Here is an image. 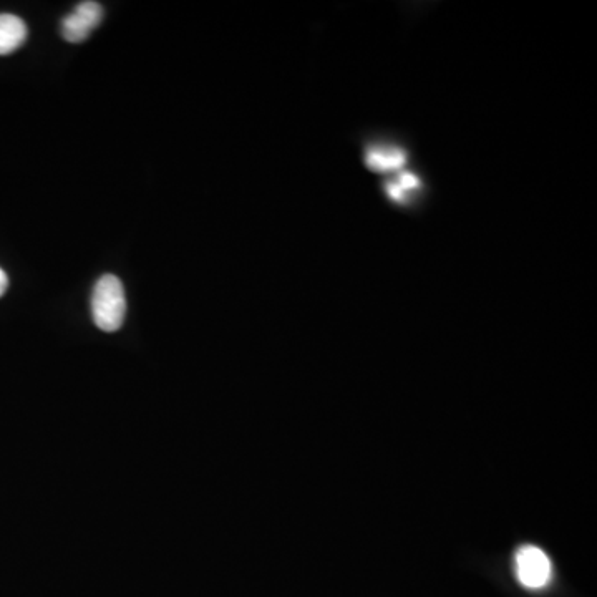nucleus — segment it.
<instances>
[{"instance_id": "obj_1", "label": "nucleus", "mask_w": 597, "mask_h": 597, "mask_svg": "<svg viewBox=\"0 0 597 597\" xmlns=\"http://www.w3.org/2000/svg\"><path fill=\"white\" fill-rule=\"evenodd\" d=\"M127 297L117 276L105 274L93 287L92 317L95 326L103 332H117L125 322Z\"/></svg>"}, {"instance_id": "obj_2", "label": "nucleus", "mask_w": 597, "mask_h": 597, "mask_svg": "<svg viewBox=\"0 0 597 597\" xmlns=\"http://www.w3.org/2000/svg\"><path fill=\"white\" fill-rule=\"evenodd\" d=\"M102 20V5L98 2H82L62 20V37L70 44H82L102 24Z\"/></svg>"}, {"instance_id": "obj_3", "label": "nucleus", "mask_w": 597, "mask_h": 597, "mask_svg": "<svg viewBox=\"0 0 597 597\" xmlns=\"http://www.w3.org/2000/svg\"><path fill=\"white\" fill-rule=\"evenodd\" d=\"M516 573L526 588H543L551 578V563L536 546H523L516 554Z\"/></svg>"}, {"instance_id": "obj_4", "label": "nucleus", "mask_w": 597, "mask_h": 597, "mask_svg": "<svg viewBox=\"0 0 597 597\" xmlns=\"http://www.w3.org/2000/svg\"><path fill=\"white\" fill-rule=\"evenodd\" d=\"M365 165L377 173H398L407 165V151L397 145H374L365 151Z\"/></svg>"}, {"instance_id": "obj_5", "label": "nucleus", "mask_w": 597, "mask_h": 597, "mask_svg": "<svg viewBox=\"0 0 597 597\" xmlns=\"http://www.w3.org/2000/svg\"><path fill=\"white\" fill-rule=\"evenodd\" d=\"M29 30L24 20L12 14H0V55H9L20 49Z\"/></svg>"}, {"instance_id": "obj_6", "label": "nucleus", "mask_w": 597, "mask_h": 597, "mask_svg": "<svg viewBox=\"0 0 597 597\" xmlns=\"http://www.w3.org/2000/svg\"><path fill=\"white\" fill-rule=\"evenodd\" d=\"M422 188V181L412 171H398L394 180L385 185V193L394 203H407L408 198Z\"/></svg>"}, {"instance_id": "obj_7", "label": "nucleus", "mask_w": 597, "mask_h": 597, "mask_svg": "<svg viewBox=\"0 0 597 597\" xmlns=\"http://www.w3.org/2000/svg\"><path fill=\"white\" fill-rule=\"evenodd\" d=\"M7 287H9V277L0 269V297L4 296Z\"/></svg>"}]
</instances>
